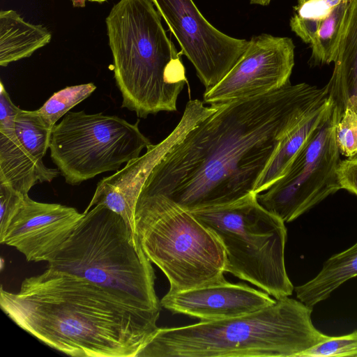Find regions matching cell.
<instances>
[{"label": "cell", "instance_id": "obj_1", "mask_svg": "<svg viewBox=\"0 0 357 357\" xmlns=\"http://www.w3.org/2000/svg\"><path fill=\"white\" fill-rule=\"evenodd\" d=\"M327 100L325 86L289 83L220 104L162 158L140 193L189 211L234 202L255 191L283 139Z\"/></svg>", "mask_w": 357, "mask_h": 357}, {"label": "cell", "instance_id": "obj_2", "mask_svg": "<svg viewBox=\"0 0 357 357\" xmlns=\"http://www.w3.org/2000/svg\"><path fill=\"white\" fill-rule=\"evenodd\" d=\"M0 305L22 329L75 357H136L158 329L160 312L49 268L25 278L17 293L1 287Z\"/></svg>", "mask_w": 357, "mask_h": 357}, {"label": "cell", "instance_id": "obj_3", "mask_svg": "<svg viewBox=\"0 0 357 357\" xmlns=\"http://www.w3.org/2000/svg\"><path fill=\"white\" fill-rule=\"evenodd\" d=\"M312 308L287 296L240 317L158 328L136 357H299L330 337Z\"/></svg>", "mask_w": 357, "mask_h": 357}, {"label": "cell", "instance_id": "obj_4", "mask_svg": "<svg viewBox=\"0 0 357 357\" xmlns=\"http://www.w3.org/2000/svg\"><path fill=\"white\" fill-rule=\"evenodd\" d=\"M122 107L139 118L177 109L188 83L178 52L152 0H119L105 19Z\"/></svg>", "mask_w": 357, "mask_h": 357}, {"label": "cell", "instance_id": "obj_5", "mask_svg": "<svg viewBox=\"0 0 357 357\" xmlns=\"http://www.w3.org/2000/svg\"><path fill=\"white\" fill-rule=\"evenodd\" d=\"M47 268L85 278L148 310L160 311L152 263L124 219L102 204L78 221Z\"/></svg>", "mask_w": 357, "mask_h": 357}, {"label": "cell", "instance_id": "obj_6", "mask_svg": "<svg viewBox=\"0 0 357 357\" xmlns=\"http://www.w3.org/2000/svg\"><path fill=\"white\" fill-rule=\"evenodd\" d=\"M134 224L146 255L167 277L169 292L225 280V252L219 238L171 199L139 193Z\"/></svg>", "mask_w": 357, "mask_h": 357}, {"label": "cell", "instance_id": "obj_7", "mask_svg": "<svg viewBox=\"0 0 357 357\" xmlns=\"http://www.w3.org/2000/svg\"><path fill=\"white\" fill-rule=\"evenodd\" d=\"M219 238L225 272L247 281L275 299L294 290L286 270L284 222L263 207L252 192L229 204L190 211Z\"/></svg>", "mask_w": 357, "mask_h": 357}, {"label": "cell", "instance_id": "obj_8", "mask_svg": "<svg viewBox=\"0 0 357 357\" xmlns=\"http://www.w3.org/2000/svg\"><path fill=\"white\" fill-rule=\"evenodd\" d=\"M138 124L102 113L68 112L52 129L51 158L72 185L117 171L151 144Z\"/></svg>", "mask_w": 357, "mask_h": 357}, {"label": "cell", "instance_id": "obj_9", "mask_svg": "<svg viewBox=\"0 0 357 357\" xmlns=\"http://www.w3.org/2000/svg\"><path fill=\"white\" fill-rule=\"evenodd\" d=\"M340 117L333 104L284 174L257 194L259 204L284 222L294 221L341 189L337 176L340 153L335 139Z\"/></svg>", "mask_w": 357, "mask_h": 357}, {"label": "cell", "instance_id": "obj_10", "mask_svg": "<svg viewBox=\"0 0 357 357\" xmlns=\"http://www.w3.org/2000/svg\"><path fill=\"white\" fill-rule=\"evenodd\" d=\"M192 63L205 91L229 72L245 51L248 40L231 37L213 26L192 0H152Z\"/></svg>", "mask_w": 357, "mask_h": 357}, {"label": "cell", "instance_id": "obj_11", "mask_svg": "<svg viewBox=\"0 0 357 357\" xmlns=\"http://www.w3.org/2000/svg\"><path fill=\"white\" fill-rule=\"evenodd\" d=\"M291 38L263 33L252 36L241 58L216 85L205 91L203 102L218 105L264 95L289 82L294 66Z\"/></svg>", "mask_w": 357, "mask_h": 357}, {"label": "cell", "instance_id": "obj_12", "mask_svg": "<svg viewBox=\"0 0 357 357\" xmlns=\"http://www.w3.org/2000/svg\"><path fill=\"white\" fill-rule=\"evenodd\" d=\"M198 99L190 100L175 128L162 141L151 144L144 154L126 162L125 167L97 184L84 211L102 204L121 215L135 232L134 214L140 191L150 173L162 158L202 120L215 112L220 105L205 106Z\"/></svg>", "mask_w": 357, "mask_h": 357}, {"label": "cell", "instance_id": "obj_13", "mask_svg": "<svg viewBox=\"0 0 357 357\" xmlns=\"http://www.w3.org/2000/svg\"><path fill=\"white\" fill-rule=\"evenodd\" d=\"M82 216L75 208L36 202L25 195L0 242L15 248L29 261H47Z\"/></svg>", "mask_w": 357, "mask_h": 357}, {"label": "cell", "instance_id": "obj_14", "mask_svg": "<svg viewBox=\"0 0 357 357\" xmlns=\"http://www.w3.org/2000/svg\"><path fill=\"white\" fill-rule=\"evenodd\" d=\"M275 302L276 299L264 291L225 280L192 289L168 291L160 300V305L173 313L185 314L201 321H211L248 314Z\"/></svg>", "mask_w": 357, "mask_h": 357}, {"label": "cell", "instance_id": "obj_15", "mask_svg": "<svg viewBox=\"0 0 357 357\" xmlns=\"http://www.w3.org/2000/svg\"><path fill=\"white\" fill-rule=\"evenodd\" d=\"M334 63L326 88L342 115L357 99V0H349Z\"/></svg>", "mask_w": 357, "mask_h": 357}, {"label": "cell", "instance_id": "obj_16", "mask_svg": "<svg viewBox=\"0 0 357 357\" xmlns=\"http://www.w3.org/2000/svg\"><path fill=\"white\" fill-rule=\"evenodd\" d=\"M59 173L58 169L46 167L42 160L29 153L15 130H0V183L28 195L36 184L52 182Z\"/></svg>", "mask_w": 357, "mask_h": 357}, {"label": "cell", "instance_id": "obj_17", "mask_svg": "<svg viewBox=\"0 0 357 357\" xmlns=\"http://www.w3.org/2000/svg\"><path fill=\"white\" fill-rule=\"evenodd\" d=\"M349 2L341 1L321 17H303L295 13L291 17V31L311 47L312 65L335 62Z\"/></svg>", "mask_w": 357, "mask_h": 357}, {"label": "cell", "instance_id": "obj_18", "mask_svg": "<svg viewBox=\"0 0 357 357\" xmlns=\"http://www.w3.org/2000/svg\"><path fill=\"white\" fill-rule=\"evenodd\" d=\"M52 33L40 24L26 22L14 10L0 12V66L29 57L47 45Z\"/></svg>", "mask_w": 357, "mask_h": 357}, {"label": "cell", "instance_id": "obj_19", "mask_svg": "<svg viewBox=\"0 0 357 357\" xmlns=\"http://www.w3.org/2000/svg\"><path fill=\"white\" fill-rule=\"evenodd\" d=\"M357 276V241L329 257L315 277L294 287L296 298L313 307L327 299L339 287Z\"/></svg>", "mask_w": 357, "mask_h": 357}, {"label": "cell", "instance_id": "obj_20", "mask_svg": "<svg viewBox=\"0 0 357 357\" xmlns=\"http://www.w3.org/2000/svg\"><path fill=\"white\" fill-rule=\"evenodd\" d=\"M333 102L327 101L295 128L282 142L279 149L260 177L255 189L256 194L264 192L286 172L289 166L314 130L330 113Z\"/></svg>", "mask_w": 357, "mask_h": 357}, {"label": "cell", "instance_id": "obj_21", "mask_svg": "<svg viewBox=\"0 0 357 357\" xmlns=\"http://www.w3.org/2000/svg\"><path fill=\"white\" fill-rule=\"evenodd\" d=\"M52 128L43 121L38 110L19 109L15 119V132L24 149L42 160L50 147Z\"/></svg>", "mask_w": 357, "mask_h": 357}, {"label": "cell", "instance_id": "obj_22", "mask_svg": "<svg viewBox=\"0 0 357 357\" xmlns=\"http://www.w3.org/2000/svg\"><path fill=\"white\" fill-rule=\"evenodd\" d=\"M93 83L67 86L55 92L39 108L38 112L45 123L53 129L56 123L70 109L86 99L96 90Z\"/></svg>", "mask_w": 357, "mask_h": 357}, {"label": "cell", "instance_id": "obj_23", "mask_svg": "<svg viewBox=\"0 0 357 357\" xmlns=\"http://www.w3.org/2000/svg\"><path fill=\"white\" fill-rule=\"evenodd\" d=\"M357 357V330L340 335L330 336L324 342L301 354L299 357Z\"/></svg>", "mask_w": 357, "mask_h": 357}, {"label": "cell", "instance_id": "obj_24", "mask_svg": "<svg viewBox=\"0 0 357 357\" xmlns=\"http://www.w3.org/2000/svg\"><path fill=\"white\" fill-rule=\"evenodd\" d=\"M335 139L340 154L351 157L357 153V114L347 108L335 128Z\"/></svg>", "mask_w": 357, "mask_h": 357}, {"label": "cell", "instance_id": "obj_25", "mask_svg": "<svg viewBox=\"0 0 357 357\" xmlns=\"http://www.w3.org/2000/svg\"><path fill=\"white\" fill-rule=\"evenodd\" d=\"M24 195L7 184L0 183V236L6 231Z\"/></svg>", "mask_w": 357, "mask_h": 357}, {"label": "cell", "instance_id": "obj_26", "mask_svg": "<svg viewBox=\"0 0 357 357\" xmlns=\"http://www.w3.org/2000/svg\"><path fill=\"white\" fill-rule=\"evenodd\" d=\"M337 176L341 189L357 196V153L340 161Z\"/></svg>", "mask_w": 357, "mask_h": 357}, {"label": "cell", "instance_id": "obj_27", "mask_svg": "<svg viewBox=\"0 0 357 357\" xmlns=\"http://www.w3.org/2000/svg\"><path fill=\"white\" fill-rule=\"evenodd\" d=\"M294 13L303 17L318 18L326 15L329 10L342 0H296Z\"/></svg>", "mask_w": 357, "mask_h": 357}, {"label": "cell", "instance_id": "obj_28", "mask_svg": "<svg viewBox=\"0 0 357 357\" xmlns=\"http://www.w3.org/2000/svg\"><path fill=\"white\" fill-rule=\"evenodd\" d=\"M0 86V130H15V119L20 107L13 102L1 82Z\"/></svg>", "mask_w": 357, "mask_h": 357}, {"label": "cell", "instance_id": "obj_29", "mask_svg": "<svg viewBox=\"0 0 357 357\" xmlns=\"http://www.w3.org/2000/svg\"><path fill=\"white\" fill-rule=\"evenodd\" d=\"M273 0H250L251 4L268 6Z\"/></svg>", "mask_w": 357, "mask_h": 357}, {"label": "cell", "instance_id": "obj_30", "mask_svg": "<svg viewBox=\"0 0 357 357\" xmlns=\"http://www.w3.org/2000/svg\"><path fill=\"white\" fill-rule=\"evenodd\" d=\"M87 0H71L74 7L82 8L85 6Z\"/></svg>", "mask_w": 357, "mask_h": 357}, {"label": "cell", "instance_id": "obj_31", "mask_svg": "<svg viewBox=\"0 0 357 357\" xmlns=\"http://www.w3.org/2000/svg\"><path fill=\"white\" fill-rule=\"evenodd\" d=\"M350 108L352 109L353 111L357 114V99L354 105Z\"/></svg>", "mask_w": 357, "mask_h": 357}, {"label": "cell", "instance_id": "obj_32", "mask_svg": "<svg viewBox=\"0 0 357 357\" xmlns=\"http://www.w3.org/2000/svg\"><path fill=\"white\" fill-rule=\"evenodd\" d=\"M89 1H91V2H98V3H102L107 0H87Z\"/></svg>", "mask_w": 357, "mask_h": 357}]
</instances>
